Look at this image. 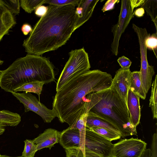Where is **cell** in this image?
I'll list each match as a JSON object with an SVG mask.
<instances>
[{
	"label": "cell",
	"mask_w": 157,
	"mask_h": 157,
	"mask_svg": "<svg viewBox=\"0 0 157 157\" xmlns=\"http://www.w3.org/2000/svg\"><path fill=\"white\" fill-rule=\"evenodd\" d=\"M54 67L49 59L27 54L16 59L0 74V87L12 93L26 83L39 82L44 84L55 80Z\"/></svg>",
	"instance_id": "cell-3"
},
{
	"label": "cell",
	"mask_w": 157,
	"mask_h": 157,
	"mask_svg": "<svg viewBox=\"0 0 157 157\" xmlns=\"http://www.w3.org/2000/svg\"><path fill=\"white\" fill-rule=\"evenodd\" d=\"M131 73L130 69L120 68L116 72L109 88L117 92L127 109V97Z\"/></svg>",
	"instance_id": "cell-11"
},
{
	"label": "cell",
	"mask_w": 157,
	"mask_h": 157,
	"mask_svg": "<svg viewBox=\"0 0 157 157\" xmlns=\"http://www.w3.org/2000/svg\"><path fill=\"white\" fill-rule=\"evenodd\" d=\"M86 98L88 112L115 125L121 137L137 134L136 128L130 121L128 109L115 91L108 88L90 93Z\"/></svg>",
	"instance_id": "cell-4"
},
{
	"label": "cell",
	"mask_w": 157,
	"mask_h": 157,
	"mask_svg": "<svg viewBox=\"0 0 157 157\" xmlns=\"http://www.w3.org/2000/svg\"><path fill=\"white\" fill-rule=\"evenodd\" d=\"M149 107H151L154 119H157V75L152 84L151 96L150 99Z\"/></svg>",
	"instance_id": "cell-21"
},
{
	"label": "cell",
	"mask_w": 157,
	"mask_h": 157,
	"mask_svg": "<svg viewBox=\"0 0 157 157\" xmlns=\"http://www.w3.org/2000/svg\"><path fill=\"white\" fill-rule=\"evenodd\" d=\"M80 0H46L45 3L58 6L72 5L78 6Z\"/></svg>",
	"instance_id": "cell-28"
},
{
	"label": "cell",
	"mask_w": 157,
	"mask_h": 157,
	"mask_svg": "<svg viewBox=\"0 0 157 157\" xmlns=\"http://www.w3.org/2000/svg\"><path fill=\"white\" fill-rule=\"evenodd\" d=\"M0 2L5 6L13 14L20 13V3L19 0H0Z\"/></svg>",
	"instance_id": "cell-26"
},
{
	"label": "cell",
	"mask_w": 157,
	"mask_h": 157,
	"mask_svg": "<svg viewBox=\"0 0 157 157\" xmlns=\"http://www.w3.org/2000/svg\"><path fill=\"white\" fill-rule=\"evenodd\" d=\"M66 157H100L94 154L85 152L79 148L65 150Z\"/></svg>",
	"instance_id": "cell-27"
},
{
	"label": "cell",
	"mask_w": 157,
	"mask_h": 157,
	"mask_svg": "<svg viewBox=\"0 0 157 157\" xmlns=\"http://www.w3.org/2000/svg\"><path fill=\"white\" fill-rule=\"evenodd\" d=\"M92 131L110 141L121 138V135L107 129L99 127H92L89 129Z\"/></svg>",
	"instance_id": "cell-23"
},
{
	"label": "cell",
	"mask_w": 157,
	"mask_h": 157,
	"mask_svg": "<svg viewBox=\"0 0 157 157\" xmlns=\"http://www.w3.org/2000/svg\"><path fill=\"white\" fill-rule=\"evenodd\" d=\"M133 15L129 0H121L118 22L112 29L113 38L111 45V50L112 53L116 56L118 53L119 42L121 36Z\"/></svg>",
	"instance_id": "cell-9"
},
{
	"label": "cell",
	"mask_w": 157,
	"mask_h": 157,
	"mask_svg": "<svg viewBox=\"0 0 157 157\" xmlns=\"http://www.w3.org/2000/svg\"><path fill=\"white\" fill-rule=\"evenodd\" d=\"M136 34L139 44L140 54V79L142 86L147 94L151 86L152 78L155 73L153 66L149 64L147 59L146 40L149 34L144 30L139 31Z\"/></svg>",
	"instance_id": "cell-8"
},
{
	"label": "cell",
	"mask_w": 157,
	"mask_h": 157,
	"mask_svg": "<svg viewBox=\"0 0 157 157\" xmlns=\"http://www.w3.org/2000/svg\"><path fill=\"white\" fill-rule=\"evenodd\" d=\"M21 117L19 114L7 110H0V127L17 126Z\"/></svg>",
	"instance_id": "cell-18"
},
{
	"label": "cell",
	"mask_w": 157,
	"mask_h": 157,
	"mask_svg": "<svg viewBox=\"0 0 157 157\" xmlns=\"http://www.w3.org/2000/svg\"><path fill=\"white\" fill-rule=\"evenodd\" d=\"M3 63V61L0 59V65H2ZM2 70H0V74Z\"/></svg>",
	"instance_id": "cell-40"
},
{
	"label": "cell",
	"mask_w": 157,
	"mask_h": 157,
	"mask_svg": "<svg viewBox=\"0 0 157 157\" xmlns=\"http://www.w3.org/2000/svg\"><path fill=\"white\" fill-rule=\"evenodd\" d=\"M113 144L111 141L86 128L83 153L88 152L100 157H111Z\"/></svg>",
	"instance_id": "cell-7"
},
{
	"label": "cell",
	"mask_w": 157,
	"mask_h": 157,
	"mask_svg": "<svg viewBox=\"0 0 157 157\" xmlns=\"http://www.w3.org/2000/svg\"><path fill=\"white\" fill-rule=\"evenodd\" d=\"M129 89L142 99H145L147 94L141 84L140 71L131 72Z\"/></svg>",
	"instance_id": "cell-19"
},
{
	"label": "cell",
	"mask_w": 157,
	"mask_h": 157,
	"mask_svg": "<svg viewBox=\"0 0 157 157\" xmlns=\"http://www.w3.org/2000/svg\"><path fill=\"white\" fill-rule=\"evenodd\" d=\"M59 142L65 150L79 148L82 150V144L80 134L77 128L69 127L61 132Z\"/></svg>",
	"instance_id": "cell-12"
},
{
	"label": "cell",
	"mask_w": 157,
	"mask_h": 157,
	"mask_svg": "<svg viewBox=\"0 0 157 157\" xmlns=\"http://www.w3.org/2000/svg\"><path fill=\"white\" fill-rule=\"evenodd\" d=\"M157 34L153 33L146 39V44L147 48L152 50L157 58Z\"/></svg>",
	"instance_id": "cell-29"
},
{
	"label": "cell",
	"mask_w": 157,
	"mask_h": 157,
	"mask_svg": "<svg viewBox=\"0 0 157 157\" xmlns=\"http://www.w3.org/2000/svg\"><path fill=\"white\" fill-rule=\"evenodd\" d=\"M147 145L138 138L121 139L113 144L111 157H141Z\"/></svg>",
	"instance_id": "cell-10"
},
{
	"label": "cell",
	"mask_w": 157,
	"mask_h": 157,
	"mask_svg": "<svg viewBox=\"0 0 157 157\" xmlns=\"http://www.w3.org/2000/svg\"><path fill=\"white\" fill-rule=\"evenodd\" d=\"M145 13V10L144 8L141 7L136 9L133 13L134 15L138 17L143 16Z\"/></svg>",
	"instance_id": "cell-36"
},
{
	"label": "cell",
	"mask_w": 157,
	"mask_h": 157,
	"mask_svg": "<svg viewBox=\"0 0 157 157\" xmlns=\"http://www.w3.org/2000/svg\"><path fill=\"white\" fill-rule=\"evenodd\" d=\"M2 155H1V154H0V157Z\"/></svg>",
	"instance_id": "cell-41"
},
{
	"label": "cell",
	"mask_w": 157,
	"mask_h": 157,
	"mask_svg": "<svg viewBox=\"0 0 157 157\" xmlns=\"http://www.w3.org/2000/svg\"><path fill=\"white\" fill-rule=\"evenodd\" d=\"M24 142L25 146L22 153V157H34L38 151L36 145L33 140L26 139Z\"/></svg>",
	"instance_id": "cell-25"
},
{
	"label": "cell",
	"mask_w": 157,
	"mask_h": 157,
	"mask_svg": "<svg viewBox=\"0 0 157 157\" xmlns=\"http://www.w3.org/2000/svg\"><path fill=\"white\" fill-rule=\"evenodd\" d=\"M141 157H151V153L150 149L146 148L143 152Z\"/></svg>",
	"instance_id": "cell-37"
},
{
	"label": "cell",
	"mask_w": 157,
	"mask_h": 157,
	"mask_svg": "<svg viewBox=\"0 0 157 157\" xmlns=\"http://www.w3.org/2000/svg\"><path fill=\"white\" fill-rule=\"evenodd\" d=\"M11 93L23 104L25 112L31 111L35 113L42 118L44 122L50 123L56 117V113L53 109L48 108L31 93L13 92Z\"/></svg>",
	"instance_id": "cell-6"
},
{
	"label": "cell",
	"mask_w": 157,
	"mask_h": 157,
	"mask_svg": "<svg viewBox=\"0 0 157 157\" xmlns=\"http://www.w3.org/2000/svg\"><path fill=\"white\" fill-rule=\"evenodd\" d=\"M34 25L23 46L28 54L41 56L65 44L74 32L75 6L49 5Z\"/></svg>",
	"instance_id": "cell-2"
},
{
	"label": "cell",
	"mask_w": 157,
	"mask_h": 157,
	"mask_svg": "<svg viewBox=\"0 0 157 157\" xmlns=\"http://www.w3.org/2000/svg\"><path fill=\"white\" fill-rule=\"evenodd\" d=\"M0 157H22V155L20 156H16V157H13V156H8L6 155H1V156Z\"/></svg>",
	"instance_id": "cell-39"
},
{
	"label": "cell",
	"mask_w": 157,
	"mask_h": 157,
	"mask_svg": "<svg viewBox=\"0 0 157 157\" xmlns=\"http://www.w3.org/2000/svg\"><path fill=\"white\" fill-rule=\"evenodd\" d=\"M60 133L55 129L48 128L33 140L36 146L38 151L45 148L50 150L55 144L59 143Z\"/></svg>",
	"instance_id": "cell-13"
},
{
	"label": "cell",
	"mask_w": 157,
	"mask_h": 157,
	"mask_svg": "<svg viewBox=\"0 0 157 157\" xmlns=\"http://www.w3.org/2000/svg\"><path fill=\"white\" fill-rule=\"evenodd\" d=\"M157 0H145L141 6L146 10L147 14L150 16L157 30Z\"/></svg>",
	"instance_id": "cell-22"
},
{
	"label": "cell",
	"mask_w": 157,
	"mask_h": 157,
	"mask_svg": "<svg viewBox=\"0 0 157 157\" xmlns=\"http://www.w3.org/2000/svg\"><path fill=\"white\" fill-rule=\"evenodd\" d=\"M16 23L13 14L0 2V41Z\"/></svg>",
	"instance_id": "cell-15"
},
{
	"label": "cell",
	"mask_w": 157,
	"mask_h": 157,
	"mask_svg": "<svg viewBox=\"0 0 157 157\" xmlns=\"http://www.w3.org/2000/svg\"><path fill=\"white\" fill-rule=\"evenodd\" d=\"M44 84L39 82H32L25 83L15 88L13 92L23 91L33 93L37 94L40 99V96Z\"/></svg>",
	"instance_id": "cell-20"
},
{
	"label": "cell",
	"mask_w": 157,
	"mask_h": 157,
	"mask_svg": "<svg viewBox=\"0 0 157 157\" xmlns=\"http://www.w3.org/2000/svg\"><path fill=\"white\" fill-rule=\"evenodd\" d=\"M5 129L4 127H0V135H2L5 131Z\"/></svg>",
	"instance_id": "cell-38"
},
{
	"label": "cell",
	"mask_w": 157,
	"mask_h": 157,
	"mask_svg": "<svg viewBox=\"0 0 157 157\" xmlns=\"http://www.w3.org/2000/svg\"><path fill=\"white\" fill-rule=\"evenodd\" d=\"M98 1L99 0H80L78 5L80 6L82 9L80 15L76 16L75 31L89 19Z\"/></svg>",
	"instance_id": "cell-16"
},
{
	"label": "cell",
	"mask_w": 157,
	"mask_h": 157,
	"mask_svg": "<svg viewBox=\"0 0 157 157\" xmlns=\"http://www.w3.org/2000/svg\"><path fill=\"white\" fill-rule=\"evenodd\" d=\"M117 61L121 67V68L124 69H129L132 64L131 61L124 56L119 58Z\"/></svg>",
	"instance_id": "cell-30"
},
{
	"label": "cell",
	"mask_w": 157,
	"mask_h": 157,
	"mask_svg": "<svg viewBox=\"0 0 157 157\" xmlns=\"http://www.w3.org/2000/svg\"><path fill=\"white\" fill-rule=\"evenodd\" d=\"M151 157H157V134L154 133L152 136L151 149Z\"/></svg>",
	"instance_id": "cell-31"
},
{
	"label": "cell",
	"mask_w": 157,
	"mask_h": 157,
	"mask_svg": "<svg viewBox=\"0 0 157 157\" xmlns=\"http://www.w3.org/2000/svg\"><path fill=\"white\" fill-rule=\"evenodd\" d=\"M113 78L111 75L99 70H89L75 77L56 91L52 109L62 123L76 128L77 121L86 110V96L109 88Z\"/></svg>",
	"instance_id": "cell-1"
},
{
	"label": "cell",
	"mask_w": 157,
	"mask_h": 157,
	"mask_svg": "<svg viewBox=\"0 0 157 157\" xmlns=\"http://www.w3.org/2000/svg\"><path fill=\"white\" fill-rule=\"evenodd\" d=\"M86 127L88 129L92 127L104 128L120 135L118 128L107 120L91 112H89L86 120Z\"/></svg>",
	"instance_id": "cell-17"
},
{
	"label": "cell",
	"mask_w": 157,
	"mask_h": 157,
	"mask_svg": "<svg viewBox=\"0 0 157 157\" xmlns=\"http://www.w3.org/2000/svg\"><path fill=\"white\" fill-rule=\"evenodd\" d=\"M48 9V6L41 5L37 7L35 10V14L37 16L42 17L44 15Z\"/></svg>",
	"instance_id": "cell-33"
},
{
	"label": "cell",
	"mask_w": 157,
	"mask_h": 157,
	"mask_svg": "<svg viewBox=\"0 0 157 157\" xmlns=\"http://www.w3.org/2000/svg\"><path fill=\"white\" fill-rule=\"evenodd\" d=\"M140 97L129 89L128 91L127 105L132 125L136 128L140 122L141 116Z\"/></svg>",
	"instance_id": "cell-14"
},
{
	"label": "cell",
	"mask_w": 157,
	"mask_h": 157,
	"mask_svg": "<svg viewBox=\"0 0 157 157\" xmlns=\"http://www.w3.org/2000/svg\"><path fill=\"white\" fill-rule=\"evenodd\" d=\"M46 0H21L20 6L27 13H31L39 6L44 4Z\"/></svg>",
	"instance_id": "cell-24"
},
{
	"label": "cell",
	"mask_w": 157,
	"mask_h": 157,
	"mask_svg": "<svg viewBox=\"0 0 157 157\" xmlns=\"http://www.w3.org/2000/svg\"><path fill=\"white\" fill-rule=\"evenodd\" d=\"M145 0H129L130 4L132 11L135 8L142 6Z\"/></svg>",
	"instance_id": "cell-34"
},
{
	"label": "cell",
	"mask_w": 157,
	"mask_h": 157,
	"mask_svg": "<svg viewBox=\"0 0 157 157\" xmlns=\"http://www.w3.org/2000/svg\"><path fill=\"white\" fill-rule=\"evenodd\" d=\"M120 1L118 0H108L105 4L102 9L103 12L113 9L115 4Z\"/></svg>",
	"instance_id": "cell-32"
},
{
	"label": "cell",
	"mask_w": 157,
	"mask_h": 157,
	"mask_svg": "<svg viewBox=\"0 0 157 157\" xmlns=\"http://www.w3.org/2000/svg\"><path fill=\"white\" fill-rule=\"evenodd\" d=\"M69 59L57 80L56 91L80 75L90 70L91 67L88 53L83 48L72 50Z\"/></svg>",
	"instance_id": "cell-5"
},
{
	"label": "cell",
	"mask_w": 157,
	"mask_h": 157,
	"mask_svg": "<svg viewBox=\"0 0 157 157\" xmlns=\"http://www.w3.org/2000/svg\"><path fill=\"white\" fill-rule=\"evenodd\" d=\"M33 30L31 26L29 24L25 23L24 24L21 28V30L25 35H27L30 33Z\"/></svg>",
	"instance_id": "cell-35"
}]
</instances>
